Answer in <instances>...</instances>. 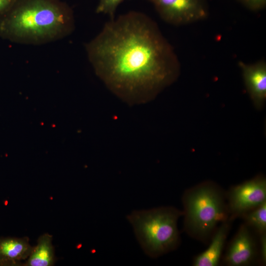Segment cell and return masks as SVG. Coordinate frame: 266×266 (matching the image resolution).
<instances>
[{
	"label": "cell",
	"mask_w": 266,
	"mask_h": 266,
	"mask_svg": "<svg viewBox=\"0 0 266 266\" xmlns=\"http://www.w3.org/2000/svg\"><path fill=\"white\" fill-rule=\"evenodd\" d=\"M152 3L166 22L182 26L205 19L209 14L207 0H145Z\"/></svg>",
	"instance_id": "cell-5"
},
{
	"label": "cell",
	"mask_w": 266,
	"mask_h": 266,
	"mask_svg": "<svg viewBox=\"0 0 266 266\" xmlns=\"http://www.w3.org/2000/svg\"><path fill=\"white\" fill-rule=\"evenodd\" d=\"M230 221L223 222L214 232L208 248L197 256L194 266H216L218 265L225 243L230 229Z\"/></svg>",
	"instance_id": "cell-10"
},
{
	"label": "cell",
	"mask_w": 266,
	"mask_h": 266,
	"mask_svg": "<svg viewBox=\"0 0 266 266\" xmlns=\"http://www.w3.org/2000/svg\"><path fill=\"white\" fill-rule=\"evenodd\" d=\"M240 66L246 90L255 106L261 109L266 99V63L261 60L253 64L241 61Z\"/></svg>",
	"instance_id": "cell-8"
},
{
	"label": "cell",
	"mask_w": 266,
	"mask_h": 266,
	"mask_svg": "<svg viewBox=\"0 0 266 266\" xmlns=\"http://www.w3.org/2000/svg\"><path fill=\"white\" fill-rule=\"evenodd\" d=\"M248 9L258 11L263 9L266 5V0H237Z\"/></svg>",
	"instance_id": "cell-14"
},
{
	"label": "cell",
	"mask_w": 266,
	"mask_h": 266,
	"mask_svg": "<svg viewBox=\"0 0 266 266\" xmlns=\"http://www.w3.org/2000/svg\"><path fill=\"white\" fill-rule=\"evenodd\" d=\"M52 235L44 233L38 239L36 246L33 247L25 266H52L56 261Z\"/></svg>",
	"instance_id": "cell-11"
},
{
	"label": "cell",
	"mask_w": 266,
	"mask_h": 266,
	"mask_svg": "<svg viewBox=\"0 0 266 266\" xmlns=\"http://www.w3.org/2000/svg\"><path fill=\"white\" fill-rule=\"evenodd\" d=\"M182 201L184 229L198 240L206 241L219 224L228 220L225 194L212 182H204L187 190Z\"/></svg>",
	"instance_id": "cell-3"
},
{
	"label": "cell",
	"mask_w": 266,
	"mask_h": 266,
	"mask_svg": "<svg viewBox=\"0 0 266 266\" xmlns=\"http://www.w3.org/2000/svg\"><path fill=\"white\" fill-rule=\"evenodd\" d=\"M242 217L246 223L254 229L259 234L266 232V201L258 207L244 214Z\"/></svg>",
	"instance_id": "cell-12"
},
{
	"label": "cell",
	"mask_w": 266,
	"mask_h": 266,
	"mask_svg": "<svg viewBox=\"0 0 266 266\" xmlns=\"http://www.w3.org/2000/svg\"><path fill=\"white\" fill-rule=\"evenodd\" d=\"M183 211L170 206L134 211L127 216L141 248L156 258L176 248L179 243L177 228Z\"/></svg>",
	"instance_id": "cell-4"
},
{
	"label": "cell",
	"mask_w": 266,
	"mask_h": 266,
	"mask_svg": "<svg viewBox=\"0 0 266 266\" xmlns=\"http://www.w3.org/2000/svg\"><path fill=\"white\" fill-rule=\"evenodd\" d=\"M85 49L97 75L111 92L130 104L152 100L180 72L172 46L157 24L139 12L110 19Z\"/></svg>",
	"instance_id": "cell-1"
},
{
	"label": "cell",
	"mask_w": 266,
	"mask_h": 266,
	"mask_svg": "<svg viewBox=\"0 0 266 266\" xmlns=\"http://www.w3.org/2000/svg\"><path fill=\"white\" fill-rule=\"evenodd\" d=\"M260 257L261 262L263 264L266 262V233L260 235Z\"/></svg>",
	"instance_id": "cell-15"
},
{
	"label": "cell",
	"mask_w": 266,
	"mask_h": 266,
	"mask_svg": "<svg viewBox=\"0 0 266 266\" xmlns=\"http://www.w3.org/2000/svg\"><path fill=\"white\" fill-rule=\"evenodd\" d=\"M256 254L254 240L246 225L240 226L228 246L224 259L229 266H244L251 264Z\"/></svg>",
	"instance_id": "cell-7"
},
{
	"label": "cell",
	"mask_w": 266,
	"mask_h": 266,
	"mask_svg": "<svg viewBox=\"0 0 266 266\" xmlns=\"http://www.w3.org/2000/svg\"><path fill=\"white\" fill-rule=\"evenodd\" d=\"M227 197L228 220L232 221L266 201V179L259 176L233 186Z\"/></svg>",
	"instance_id": "cell-6"
},
{
	"label": "cell",
	"mask_w": 266,
	"mask_h": 266,
	"mask_svg": "<svg viewBox=\"0 0 266 266\" xmlns=\"http://www.w3.org/2000/svg\"><path fill=\"white\" fill-rule=\"evenodd\" d=\"M74 29L73 10L61 0H15L0 17V37L19 44L50 43Z\"/></svg>",
	"instance_id": "cell-2"
},
{
	"label": "cell",
	"mask_w": 266,
	"mask_h": 266,
	"mask_svg": "<svg viewBox=\"0 0 266 266\" xmlns=\"http://www.w3.org/2000/svg\"><path fill=\"white\" fill-rule=\"evenodd\" d=\"M33 247L28 237H0V266H21V261L28 258Z\"/></svg>",
	"instance_id": "cell-9"
},
{
	"label": "cell",
	"mask_w": 266,
	"mask_h": 266,
	"mask_svg": "<svg viewBox=\"0 0 266 266\" xmlns=\"http://www.w3.org/2000/svg\"><path fill=\"white\" fill-rule=\"evenodd\" d=\"M124 0H99L96 9L97 13L107 15L110 19L115 18V14L118 5Z\"/></svg>",
	"instance_id": "cell-13"
},
{
	"label": "cell",
	"mask_w": 266,
	"mask_h": 266,
	"mask_svg": "<svg viewBox=\"0 0 266 266\" xmlns=\"http://www.w3.org/2000/svg\"><path fill=\"white\" fill-rule=\"evenodd\" d=\"M15 0H0V17L11 6Z\"/></svg>",
	"instance_id": "cell-16"
}]
</instances>
